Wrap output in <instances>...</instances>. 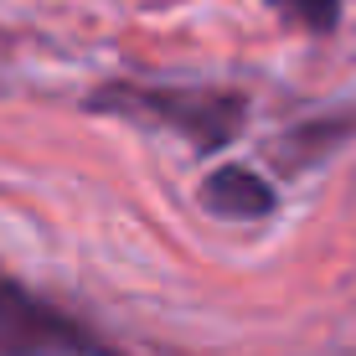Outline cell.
<instances>
[{"label":"cell","mask_w":356,"mask_h":356,"mask_svg":"<svg viewBox=\"0 0 356 356\" xmlns=\"http://www.w3.org/2000/svg\"><path fill=\"white\" fill-rule=\"evenodd\" d=\"M0 356H124L72 310L0 274Z\"/></svg>","instance_id":"cell-2"},{"label":"cell","mask_w":356,"mask_h":356,"mask_svg":"<svg viewBox=\"0 0 356 356\" xmlns=\"http://www.w3.org/2000/svg\"><path fill=\"white\" fill-rule=\"evenodd\" d=\"M268 10H279V16H289L294 26L325 36L341 26V10H346V0H264Z\"/></svg>","instance_id":"cell-4"},{"label":"cell","mask_w":356,"mask_h":356,"mask_svg":"<svg viewBox=\"0 0 356 356\" xmlns=\"http://www.w3.org/2000/svg\"><path fill=\"white\" fill-rule=\"evenodd\" d=\"M196 202L212 217H222V222H264L279 207V191H274V181H268L264 170H253V165H217V170L202 176Z\"/></svg>","instance_id":"cell-3"},{"label":"cell","mask_w":356,"mask_h":356,"mask_svg":"<svg viewBox=\"0 0 356 356\" xmlns=\"http://www.w3.org/2000/svg\"><path fill=\"white\" fill-rule=\"evenodd\" d=\"M88 108L119 119H155L186 134L191 150L202 155L227 150L248 119V98L238 88H202V83H98L88 93Z\"/></svg>","instance_id":"cell-1"}]
</instances>
